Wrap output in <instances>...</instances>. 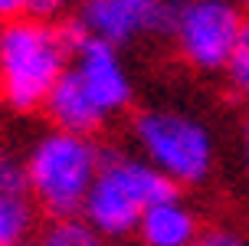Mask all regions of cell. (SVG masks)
I'll list each match as a JSON object with an SVG mask.
<instances>
[{
  "label": "cell",
  "instance_id": "6",
  "mask_svg": "<svg viewBox=\"0 0 249 246\" xmlns=\"http://www.w3.org/2000/svg\"><path fill=\"white\" fill-rule=\"evenodd\" d=\"M72 26V66L69 73L79 79V86L89 92V98L105 112V118H112L118 112L131 105L135 86L124 59L118 56V46L95 39L82 23Z\"/></svg>",
  "mask_w": 249,
  "mask_h": 246
},
{
  "label": "cell",
  "instance_id": "11",
  "mask_svg": "<svg viewBox=\"0 0 249 246\" xmlns=\"http://www.w3.org/2000/svg\"><path fill=\"white\" fill-rule=\"evenodd\" d=\"M36 246H108V240L95 233L82 217H69V220H53L39 233Z\"/></svg>",
  "mask_w": 249,
  "mask_h": 246
},
{
  "label": "cell",
  "instance_id": "2",
  "mask_svg": "<svg viewBox=\"0 0 249 246\" xmlns=\"http://www.w3.org/2000/svg\"><path fill=\"white\" fill-rule=\"evenodd\" d=\"M171 194H177V187L141 154L102 151V164L86 197L82 220L105 240H124L138 233V223L151 204Z\"/></svg>",
  "mask_w": 249,
  "mask_h": 246
},
{
  "label": "cell",
  "instance_id": "5",
  "mask_svg": "<svg viewBox=\"0 0 249 246\" xmlns=\"http://www.w3.org/2000/svg\"><path fill=\"white\" fill-rule=\"evenodd\" d=\"M243 23L246 17L236 0H177L167 37L187 66L200 73H226Z\"/></svg>",
  "mask_w": 249,
  "mask_h": 246
},
{
  "label": "cell",
  "instance_id": "15",
  "mask_svg": "<svg viewBox=\"0 0 249 246\" xmlns=\"http://www.w3.org/2000/svg\"><path fill=\"white\" fill-rule=\"evenodd\" d=\"M66 7H69V0H30L26 17L43 20V23H56L62 13H66Z\"/></svg>",
  "mask_w": 249,
  "mask_h": 246
},
{
  "label": "cell",
  "instance_id": "3",
  "mask_svg": "<svg viewBox=\"0 0 249 246\" xmlns=\"http://www.w3.org/2000/svg\"><path fill=\"white\" fill-rule=\"evenodd\" d=\"M99 164L102 148L89 135H69L59 128L39 135L26 154L33 204H39L53 220L82 217Z\"/></svg>",
  "mask_w": 249,
  "mask_h": 246
},
{
  "label": "cell",
  "instance_id": "7",
  "mask_svg": "<svg viewBox=\"0 0 249 246\" xmlns=\"http://www.w3.org/2000/svg\"><path fill=\"white\" fill-rule=\"evenodd\" d=\"M171 0H86L79 23L95 39L128 46L138 39L171 33Z\"/></svg>",
  "mask_w": 249,
  "mask_h": 246
},
{
  "label": "cell",
  "instance_id": "18",
  "mask_svg": "<svg viewBox=\"0 0 249 246\" xmlns=\"http://www.w3.org/2000/svg\"><path fill=\"white\" fill-rule=\"evenodd\" d=\"M236 3H243V7H249V0H236Z\"/></svg>",
  "mask_w": 249,
  "mask_h": 246
},
{
  "label": "cell",
  "instance_id": "13",
  "mask_svg": "<svg viewBox=\"0 0 249 246\" xmlns=\"http://www.w3.org/2000/svg\"><path fill=\"white\" fill-rule=\"evenodd\" d=\"M226 79L233 92H239L243 98H249V20L243 23V33H239V43H236V53L226 66Z\"/></svg>",
  "mask_w": 249,
  "mask_h": 246
},
{
  "label": "cell",
  "instance_id": "1",
  "mask_svg": "<svg viewBox=\"0 0 249 246\" xmlns=\"http://www.w3.org/2000/svg\"><path fill=\"white\" fill-rule=\"evenodd\" d=\"M72 62V26L20 17L0 23V86L13 112H36L46 105Z\"/></svg>",
  "mask_w": 249,
  "mask_h": 246
},
{
  "label": "cell",
  "instance_id": "10",
  "mask_svg": "<svg viewBox=\"0 0 249 246\" xmlns=\"http://www.w3.org/2000/svg\"><path fill=\"white\" fill-rule=\"evenodd\" d=\"M33 223H36L33 197L0 190V246H23Z\"/></svg>",
  "mask_w": 249,
  "mask_h": 246
},
{
  "label": "cell",
  "instance_id": "4",
  "mask_svg": "<svg viewBox=\"0 0 249 246\" xmlns=\"http://www.w3.org/2000/svg\"><path fill=\"white\" fill-rule=\"evenodd\" d=\"M138 154L174 187L203 184L216 164V141L207 125L177 109H148L131 125Z\"/></svg>",
  "mask_w": 249,
  "mask_h": 246
},
{
  "label": "cell",
  "instance_id": "9",
  "mask_svg": "<svg viewBox=\"0 0 249 246\" xmlns=\"http://www.w3.org/2000/svg\"><path fill=\"white\" fill-rule=\"evenodd\" d=\"M200 236V223L194 207H187L177 194L164 197L144 210L138 223L141 246H190Z\"/></svg>",
  "mask_w": 249,
  "mask_h": 246
},
{
  "label": "cell",
  "instance_id": "14",
  "mask_svg": "<svg viewBox=\"0 0 249 246\" xmlns=\"http://www.w3.org/2000/svg\"><path fill=\"white\" fill-rule=\"evenodd\" d=\"M190 246H246V240L233 227H210V230H200V236Z\"/></svg>",
  "mask_w": 249,
  "mask_h": 246
},
{
  "label": "cell",
  "instance_id": "17",
  "mask_svg": "<svg viewBox=\"0 0 249 246\" xmlns=\"http://www.w3.org/2000/svg\"><path fill=\"white\" fill-rule=\"evenodd\" d=\"M243 148H246V158H249V122H246V128H243Z\"/></svg>",
  "mask_w": 249,
  "mask_h": 246
},
{
  "label": "cell",
  "instance_id": "8",
  "mask_svg": "<svg viewBox=\"0 0 249 246\" xmlns=\"http://www.w3.org/2000/svg\"><path fill=\"white\" fill-rule=\"evenodd\" d=\"M43 112H46V118L53 122V128L69 132V135H89L92 138L102 125L108 122L105 112L89 98V92L79 86V79L72 73H66L56 82V89L50 92Z\"/></svg>",
  "mask_w": 249,
  "mask_h": 246
},
{
  "label": "cell",
  "instance_id": "16",
  "mask_svg": "<svg viewBox=\"0 0 249 246\" xmlns=\"http://www.w3.org/2000/svg\"><path fill=\"white\" fill-rule=\"evenodd\" d=\"M26 7H30V0H0V23L26 17Z\"/></svg>",
  "mask_w": 249,
  "mask_h": 246
},
{
  "label": "cell",
  "instance_id": "12",
  "mask_svg": "<svg viewBox=\"0 0 249 246\" xmlns=\"http://www.w3.org/2000/svg\"><path fill=\"white\" fill-rule=\"evenodd\" d=\"M0 190L3 194H26L30 197V171L26 158L0 145Z\"/></svg>",
  "mask_w": 249,
  "mask_h": 246
},
{
  "label": "cell",
  "instance_id": "19",
  "mask_svg": "<svg viewBox=\"0 0 249 246\" xmlns=\"http://www.w3.org/2000/svg\"><path fill=\"white\" fill-rule=\"evenodd\" d=\"M0 102H3V86H0Z\"/></svg>",
  "mask_w": 249,
  "mask_h": 246
}]
</instances>
